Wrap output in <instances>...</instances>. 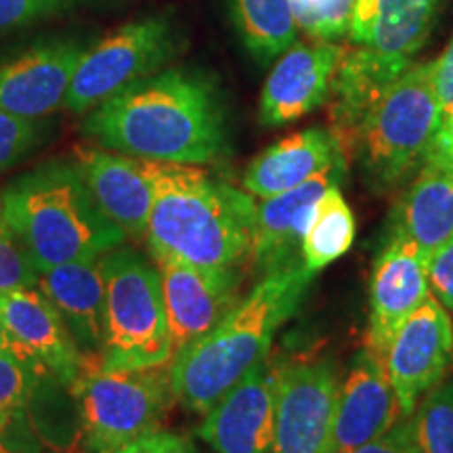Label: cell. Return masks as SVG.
Masks as SVG:
<instances>
[{
    "instance_id": "1",
    "label": "cell",
    "mask_w": 453,
    "mask_h": 453,
    "mask_svg": "<svg viewBox=\"0 0 453 453\" xmlns=\"http://www.w3.org/2000/svg\"><path fill=\"white\" fill-rule=\"evenodd\" d=\"M84 133L141 160L211 164L226 150L217 82L197 70H160L128 84L87 113Z\"/></svg>"
},
{
    "instance_id": "2",
    "label": "cell",
    "mask_w": 453,
    "mask_h": 453,
    "mask_svg": "<svg viewBox=\"0 0 453 453\" xmlns=\"http://www.w3.org/2000/svg\"><path fill=\"white\" fill-rule=\"evenodd\" d=\"M143 162L154 187L145 231L151 257L206 271L240 269L250 258L257 219L252 196L214 180L200 166Z\"/></svg>"
},
{
    "instance_id": "3",
    "label": "cell",
    "mask_w": 453,
    "mask_h": 453,
    "mask_svg": "<svg viewBox=\"0 0 453 453\" xmlns=\"http://www.w3.org/2000/svg\"><path fill=\"white\" fill-rule=\"evenodd\" d=\"M315 275L303 260L263 275L211 332L174 355L170 364L174 399L200 416L211 410L254 365L267 359L275 332L298 309Z\"/></svg>"
},
{
    "instance_id": "4",
    "label": "cell",
    "mask_w": 453,
    "mask_h": 453,
    "mask_svg": "<svg viewBox=\"0 0 453 453\" xmlns=\"http://www.w3.org/2000/svg\"><path fill=\"white\" fill-rule=\"evenodd\" d=\"M0 212L38 273L72 260L99 258L127 240L101 212L73 164L49 162L15 179Z\"/></svg>"
},
{
    "instance_id": "5",
    "label": "cell",
    "mask_w": 453,
    "mask_h": 453,
    "mask_svg": "<svg viewBox=\"0 0 453 453\" xmlns=\"http://www.w3.org/2000/svg\"><path fill=\"white\" fill-rule=\"evenodd\" d=\"M434 64L407 65L357 130L350 154L378 194L410 180L426 160L441 127Z\"/></svg>"
},
{
    "instance_id": "6",
    "label": "cell",
    "mask_w": 453,
    "mask_h": 453,
    "mask_svg": "<svg viewBox=\"0 0 453 453\" xmlns=\"http://www.w3.org/2000/svg\"><path fill=\"white\" fill-rule=\"evenodd\" d=\"M105 275L104 370H147L170 365V336L160 273L133 248H113L101 257Z\"/></svg>"
},
{
    "instance_id": "7",
    "label": "cell",
    "mask_w": 453,
    "mask_h": 453,
    "mask_svg": "<svg viewBox=\"0 0 453 453\" xmlns=\"http://www.w3.org/2000/svg\"><path fill=\"white\" fill-rule=\"evenodd\" d=\"M70 393L84 453H113L156 433L174 399L170 365L104 370L101 361H84Z\"/></svg>"
},
{
    "instance_id": "8",
    "label": "cell",
    "mask_w": 453,
    "mask_h": 453,
    "mask_svg": "<svg viewBox=\"0 0 453 453\" xmlns=\"http://www.w3.org/2000/svg\"><path fill=\"white\" fill-rule=\"evenodd\" d=\"M179 47L180 34L166 13L127 21L87 49L64 107L72 113H88L128 84L160 72Z\"/></svg>"
},
{
    "instance_id": "9",
    "label": "cell",
    "mask_w": 453,
    "mask_h": 453,
    "mask_svg": "<svg viewBox=\"0 0 453 453\" xmlns=\"http://www.w3.org/2000/svg\"><path fill=\"white\" fill-rule=\"evenodd\" d=\"M338 373L330 361H309L277 372L271 453H336Z\"/></svg>"
},
{
    "instance_id": "10",
    "label": "cell",
    "mask_w": 453,
    "mask_h": 453,
    "mask_svg": "<svg viewBox=\"0 0 453 453\" xmlns=\"http://www.w3.org/2000/svg\"><path fill=\"white\" fill-rule=\"evenodd\" d=\"M87 49L82 36H44L0 61V110L27 120L61 110Z\"/></svg>"
},
{
    "instance_id": "11",
    "label": "cell",
    "mask_w": 453,
    "mask_h": 453,
    "mask_svg": "<svg viewBox=\"0 0 453 453\" xmlns=\"http://www.w3.org/2000/svg\"><path fill=\"white\" fill-rule=\"evenodd\" d=\"M453 361L449 311L430 294L390 338L384 365L403 416H411L430 388L443 380Z\"/></svg>"
},
{
    "instance_id": "12",
    "label": "cell",
    "mask_w": 453,
    "mask_h": 453,
    "mask_svg": "<svg viewBox=\"0 0 453 453\" xmlns=\"http://www.w3.org/2000/svg\"><path fill=\"white\" fill-rule=\"evenodd\" d=\"M160 273L174 355L196 342L240 303V269L206 271L183 260L151 257Z\"/></svg>"
},
{
    "instance_id": "13",
    "label": "cell",
    "mask_w": 453,
    "mask_h": 453,
    "mask_svg": "<svg viewBox=\"0 0 453 453\" xmlns=\"http://www.w3.org/2000/svg\"><path fill=\"white\" fill-rule=\"evenodd\" d=\"M275 395L277 372L263 359L203 413L202 441L214 453H271Z\"/></svg>"
},
{
    "instance_id": "14",
    "label": "cell",
    "mask_w": 453,
    "mask_h": 453,
    "mask_svg": "<svg viewBox=\"0 0 453 453\" xmlns=\"http://www.w3.org/2000/svg\"><path fill=\"white\" fill-rule=\"evenodd\" d=\"M342 57L344 50L334 42H294L280 55L265 82L258 105L260 122L283 127L324 105Z\"/></svg>"
},
{
    "instance_id": "15",
    "label": "cell",
    "mask_w": 453,
    "mask_h": 453,
    "mask_svg": "<svg viewBox=\"0 0 453 453\" xmlns=\"http://www.w3.org/2000/svg\"><path fill=\"white\" fill-rule=\"evenodd\" d=\"M0 317L15 353L27 357L70 388L84 365L76 340L38 288L0 294Z\"/></svg>"
},
{
    "instance_id": "16",
    "label": "cell",
    "mask_w": 453,
    "mask_h": 453,
    "mask_svg": "<svg viewBox=\"0 0 453 453\" xmlns=\"http://www.w3.org/2000/svg\"><path fill=\"white\" fill-rule=\"evenodd\" d=\"M401 418L407 416L401 411L384 359L365 347L355 357L353 367L338 387L334 413L336 453H353L372 443Z\"/></svg>"
},
{
    "instance_id": "17",
    "label": "cell",
    "mask_w": 453,
    "mask_h": 453,
    "mask_svg": "<svg viewBox=\"0 0 453 453\" xmlns=\"http://www.w3.org/2000/svg\"><path fill=\"white\" fill-rule=\"evenodd\" d=\"M428 296L426 260L410 240L390 234L373 265L367 347L384 359L390 338Z\"/></svg>"
},
{
    "instance_id": "18",
    "label": "cell",
    "mask_w": 453,
    "mask_h": 453,
    "mask_svg": "<svg viewBox=\"0 0 453 453\" xmlns=\"http://www.w3.org/2000/svg\"><path fill=\"white\" fill-rule=\"evenodd\" d=\"M342 174L344 162L327 168L307 183L258 203L248 258L254 267L267 275L271 271L300 263L296 254L303 252V240L317 202L330 187L340 185Z\"/></svg>"
},
{
    "instance_id": "19",
    "label": "cell",
    "mask_w": 453,
    "mask_h": 453,
    "mask_svg": "<svg viewBox=\"0 0 453 453\" xmlns=\"http://www.w3.org/2000/svg\"><path fill=\"white\" fill-rule=\"evenodd\" d=\"M73 166L101 212L120 226L124 235H145L154 206V187L141 157L107 151L105 147H76Z\"/></svg>"
},
{
    "instance_id": "20",
    "label": "cell",
    "mask_w": 453,
    "mask_h": 453,
    "mask_svg": "<svg viewBox=\"0 0 453 453\" xmlns=\"http://www.w3.org/2000/svg\"><path fill=\"white\" fill-rule=\"evenodd\" d=\"M393 234L403 235L424 260L453 242V154L433 145L396 203Z\"/></svg>"
},
{
    "instance_id": "21",
    "label": "cell",
    "mask_w": 453,
    "mask_h": 453,
    "mask_svg": "<svg viewBox=\"0 0 453 453\" xmlns=\"http://www.w3.org/2000/svg\"><path fill=\"white\" fill-rule=\"evenodd\" d=\"M38 290L61 315L84 361H101L105 344V275L101 257L41 271Z\"/></svg>"
},
{
    "instance_id": "22",
    "label": "cell",
    "mask_w": 453,
    "mask_h": 453,
    "mask_svg": "<svg viewBox=\"0 0 453 453\" xmlns=\"http://www.w3.org/2000/svg\"><path fill=\"white\" fill-rule=\"evenodd\" d=\"M413 61L399 59L359 47L344 53L330 88V122L344 157L350 154L357 130L365 120L367 111L382 97L384 90L403 73Z\"/></svg>"
},
{
    "instance_id": "23",
    "label": "cell",
    "mask_w": 453,
    "mask_h": 453,
    "mask_svg": "<svg viewBox=\"0 0 453 453\" xmlns=\"http://www.w3.org/2000/svg\"><path fill=\"white\" fill-rule=\"evenodd\" d=\"M342 162L344 154L330 128H307L254 157L243 173V189L252 197L267 200Z\"/></svg>"
},
{
    "instance_id": "24",
    "label": "cell",
    "mask_w": 453,
    "mask_h": 453,
    "mask_svg": "<svg viewBox=\"0 0 453 453\" xmlns=\"http://www.w3.org/2000/svg\"><path fill=\"white\" fill-rule=\"evenodd\" d=\"M439 0H355L350 38L357 47L411 61L426 42Z\"/></svg>"
},
{
    "instance_id": "25",
    "label": "cell",
    "mask_w": 453,
    "mask_h": 453,
    "mask_svg": "<svg viewBox=\"0 0 453 453\" xmlns=\"http://www.w3.org/2000/svg\"><path fill=\"white\" fill-rule=\"evenodd\" d=\"M42 367L15 350H0V441L15 453L36 451L27 405Z\"/></svg>"
},
{
    "instance_id": "26",
    "label": "cell",
    "mask_w": 453,
    "mask_h": 453,
    "mask_svg": "<svg viewBox=\"0 0 453 453\" xmlns=\"http://www.w3.org/2000/svg\"><path fill=\"white\" fill-rule=\"evenodd\" d=\"M243 47L258 64H269L296 42L298 24L290 0H229Z\"/></svg>"
},
{
    "instance_id": "27",
    "label": "cell",
    "mask_w": 453,
    "mask_h": 453,
    "mask_svg": "<svg viewBox=\"0 0 453 453\" xmlns=\"http://www.w3.org/2000/svg\"><path fill=\"white\" fill-rule=\"evenodd\" d=\"M355 217L338 185L330 187L317 202L303 240V265L313 273L344 257L355 242Z\"/></svg>"
},
{
    "instance_id": "28",
    "label": "cell",
    "mask_w": 453,
    "mask_h": 453,
    "mask_svg": "<svg viewBox=\"0 0 453 453\" xmlns=\"http://www.w3.org/2000/svg\"><path fill=\"white\" fill-rule=\"evenodd\" d=\"M420 453H453V380H441L411 413Z\"/></svg>"
},
{
    "instance_id": "29",
    "label": "cell",
    "mask_w": 453,
    "mask_h": 453,
    "mask_svg": "<svg viewBox=\"0 0 453 453\" xmlns=\"http://www.w3.org/2000/svg\"><path fill=\"white\" fill-rule=\"evenodd\" d=\"M298 30L311 41L334 42L350 32L355 0H290Z\"/></svg>"
},
{
    "instance_id": "30",
    "label": "cell",
    "mask_w": 453,
    "mask_h": 453,
    "mask_svg": "<svg viewBox=\"0 0 453 453\" xmlns=\"http://www.w3.org/2000/svg\"><path fill=\"white\" fill-rule=\"evenodd\" d=\"M47 128L41 120L13 116L0 110V174L24 162L44 141Z\"/></svg>"
},
{
    "instance_id": "31",
    "label": "cell",
    "mask_w": 453,
    "mask_h": 453,
    "mask_svg": "<svg viewBox=\"0 0 453 453\" xmlns=\"http://www.w3.org/2000/svg\"><path fill=\"white\" fill-rule=\"evenodd\" d=\"M88 0H0V36L81 9Z\"/></svg>"
},
{
    "instance_id": "32",
    "label": "cell",
    "mask_w": 453,
    "mask_h": 453,
    "mask_svg": "<svg viewBox=\"0 0 453 453\" xmlns=\"http://www.w3.org/2000/svg\"><path fill=\"white\" fill-rule=\"evenodd\" d=\"M38 288V269L0 212V294Z\"/></svg>"
},
{
    "instance_id": "33",
    "label": "cell",
    "mask_w": 453,
    "mask_h": 453,
    "mask_svg": "<svg viewBox=\"0 0 453 453\" xmlns=\"http://www.w3.org/2000/svg\"><path fill=\"white\" fill-rule=\"evenodd\" d=\"M434 88L441 111V127L434 145L453 154V38L434 64Z\"/></svg>"
},
{
    "instance_id": "34",
    "label": "cell",
    "mask_w": 453,
    "mask_h": 453,
    "mask_svg": "<svg viewBox=\"0 0 453 453\" xmlns=\"http://www.w3.org/2000/svg\"><path fill=\"white\" fill-rule=\"evenodd\" d=\"M430 294L447 311H453V242L445 243L426 260Z\"/></svg>"
},
{
    "instance_id": "35",
    "label": "cell",
    "mask_w": 453,
    "mask_h": 453,
    "mask_svg": "<svg viewBox=\"0 0 453 453\" xmlns=\"http://www.w3.org/2000/svg\"><path fill=\"white\" fill-rule=\"evenodd\" d=\"M353 453H420L418 451L416 434H413L411 416L401 418L382 437L359 447Z\"/></svg>"
},
{
    "instance_id": "36",
    "label": "cell",
    "mask_w": 453,
    "mask_h": 453,
    "mask_svg": "<svg viewBox=\"0 0 453 453\" xmlns=\"http://www.w3.org/2000/svg\"><path fill=\"white\" fill-rule=\"evenodd\" d=\"M183 441L185 439L179 437V434L166 433V430H156V433L147 434V437L134 441V443L113 453H177Z\"/></svg>"
},
{
    "instance_id": "37",
    "label": "cell",
    "mask_w": 453,
    "mask_h": 453,
    "mask_svg": "<svg viewBox=\"0 0 453 453\" xmlns=\"http://www.w3.org/2000/svg\"><path fill=\"white\" fill-rule=\"evenodd\" d=\"M0 350H13V347H11L9 334H7V330H4L3 317H0Z\"/></svg>"
},
{
    "instance_id": "38",
    "label": "cell",
    "mask_w": 453,
    "mask_h": 453,
    "mask_svg": "<svg viewBox=\"0 0 453 453\" xmlns=\"http://www.w3.org/2000/svg\"><path fill=\"white\" fill-rule=\"evenodd\" d=\"M177 453H197V449H196V445L191 443V441L185 439L183 445H180V449Z\"/></svg>"
},
{
    "instance_id": "39",
    "label": "cell",
    "mask_w": 453,
    "mask_h": 453,
    "mask_svg": "<svg viewBox=\"0 0 453 453\" xmlns=\"http://www.w3.org/2000/svg\"><path fill=\"white\" fill-rule=\"evenodd\" d=\"M0 453H15L13 449H11V447L9 445H4L3 443V441H0Z\"/></svg>"
}]
</instances>
